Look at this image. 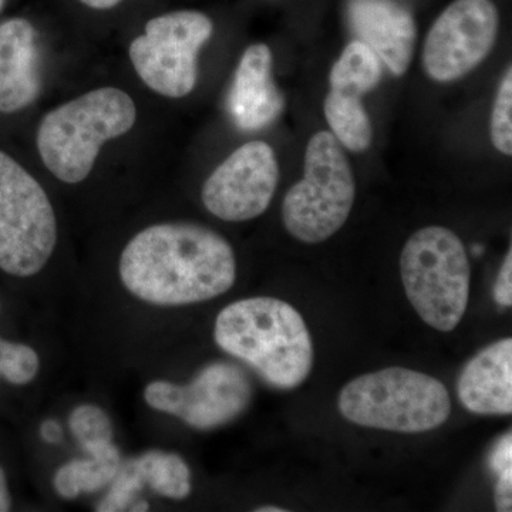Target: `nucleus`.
<instances>
[{"mask_svg": "<svg viewBox=\"0 0 512 512\" xmlns=\"http://www.w3.org/2000/svg\"><path fill=\"white\" fill-rule=\"evenodd\" d=\"M80 2L84 3L86 6H89V8L106 10L119 5L121 0H80Z\"/></svg>", "mask_w": 512, "mask_h": 512, "instance_id": "obj_29", "label": "nucleus"}, {"mask_svg": "<svg viewBox=\"0 0 512 512\" xmlns=\"http://www.w3.org/2000/svg\"><path fill=\"white\" fill-rule=\"evenodd\" d=\"M40 436L46 441V443L56 444L62 440L63 430L60 424L56 420H46L40 426Z\"/></svg>", "mask_w": 512, "mask_h": 512, "instance_id": "obj_27", "label": "nucleus"}, {"mask_svg": "<svg viewBox=\"0 0 512 512\" xmlns=\"http://www.w3.org/2000/svg\"><path fill=\"white\" fill-rule=\"evenodd\" d=\"M355 198V175L345 151L330 131H319L306 147L302 180L282 204L286 231L305 244L326 241L348 221Z\"/></svg>", "mask_w": 512, "mask_h": 512, "instance_id": "obj_6", "label": "nucleus"}, {"mask_svg": "<svg viewBox=\"0 0 512 512\" xmlns=\"http://www.w3.org/2000/svg\"><path fill=\"white\" fill-rule=\"evenodd\" d=\"M488 466L494 474L503 473L504 470L512 468V439L511 431L495 443L488 457Z\"/></svg>", "mask_w": 512, "mask_h": 512, "instance_id": "obj_25", "label": "nucleus"}, {"mask_svg": "<svg viewBox=\"0 0 512 512\" xmlns=\"http://www.w3.org/2000/svg\"><path fill=\"white\" fill-rule=\"evenodd\" d=\"M323 111L340 146L353 153H363L370 147L373 128L360 96L330 90L323 103Z\"/></svg>", "mask_w": 512, "mask_h": 512, "instance_id": "obj_16", "label": "nucleus"}, {"mask_svg": "<svg viewBox=\"0 0 512 512\" xmlns=\"http://www.w3.org/2000/svg\"><path fill=\"white\" fill-rule=\"evenodd\" d=\"M144 481L133 460L119 468V473L111 481L109 493L97 505L99 512H121L131 510L134 498L143 488Z\"/></svg>", "mask_w": 512, "mask_h": 512, "instance_id": "obj_23", "label": "nucleus"}, {"mask_svg": "<svg viewBox=\"0 0 512 512\" xmlns=\"http://www.w3.org/2000/svg\"><path fill=\"white\" fill-rule=\"evenodd\" d=\"M211 19L195 10L157 16L130 45V59L140 79L171 99L188 96L197 84V56L212 36Z\"/></svg>", "mask_w": 512, "mask_h": 512, "instance_id": "obj_8", "label": "nucleus"}, {"mask_svg": "<svg viewBox=\"0 0 512 512\" xmlns=\"http://www.w3.org/2000/svg\"><path fill=\"white\" fill-rule=\"evenodd\" d=\"M56 244V214L46 191L0 151V269L18 278L39 274Z\"/></svg>", "mask_w": 512, "mask_h": 512, "instance_id": "obj_7", "label": "nucleus"}, {"mask_svg": "<svg viewBox=\"0 0 512 512\" xmlns=\"http://www.w3.org/2000/svg\"><path fill=\"white\" fill-rule=\"evenodd\" d=\"M491 141L504 156L512 154V72L508 67L498 87L493 114H491Z\"/></svg>", "mask_w": 512, "mask_h": 512, "instance_id": "obj_22", "label": "nucleus"}, {"mask_svg": "<svg viewBox=\"0 0 512 512\" xmlns=\"http://www.w3.org/2000/svg\"><path fill=\"white\" fill-rule=\"evenodd\" d=\"M119 272L128 292L158 306H183L224 295L237 279L227 239L190 222L143 229L121 252Z\"/></svg>", "mask_w": 512, "mask_h": 512, "instance_id": "obj_1", "label": "nucleus"}, {"mask_svg": "<svg viewBox=\"0 0 512 512\" xmlns=\"http://www.w3.org/2000/svg\"><path fill=\"white\" fill-rule=\"evenodd\" d=\"M278 181L272 147L264 141H251L215 168L202 187V202L222 221L254 220L268 210Z\"/></svg>", "mask_w": 512, "mask_h": 512, "instance_id": "obj_11", "label": "nucleus"}, {"mask_svg": "<svg viewBox=\"0 0 512 512\" xmlns=\"http://www.w3.org/2000/svg\"><path fill=\"white\" fill-rule=\"evenodd\" d=\"M151 409L171 414L194 429L224 426L247 410L252 384L244 370L227 362L211 363L187 386L153 382L144 390Z\"/></svg>", "mask_w": 512, "mask_h": 512, "instance_id": "obj_9", "label": "nucleus"}, {"mask_svg": "<svg viewBox=\"0 0 512 512\" xmlns=\"http://www.w3.org/2000/svg\"><path fill=\"white\" fill-rule=\"evenodd\" d=\"M144 483L171 500H184L191 493V471L187 463L173 453L148 451L133 460Z\"/></svg>", "mask_w": 512, "mask_h": 512, "instance_id": "obj_18", "label": "nucleus"}, {"mask_svg": "<svg viewBox=\"0 0 512 512\" xmlns=\"http://www.w3.org/2000/svg\"><path fill=\"white\" fill-rule=\"evenodd\" d=\"M407 298L421 319L440 332L457 328L470 299L466 248L453 231L427 227L414 232L400 256Z\"/></svg>", "mask_w": 512, "mask_h": 512, "instance_id": "obj_5", "label": "nucleus"}, {"mask_svg": "<svg viewBox=\"0 0 512 512\" xmlns=\"http://www.w3.org/2000/svg\"><path fill=\"white\" fill-rule=\"evenodd\" d=\"M39 93L35 28L20 18L0 23V113L26 109Z\"/></svg>", "mask_w": 512, "mask_h": 512, "instance_id": "obj_14", "label": "nucleus"}, {"mask_svg": "<svg viewBox=\"0 0 512 512\" xmlns=\"http://www.w3.org/2000/svg\"><path fill=\"white\" fill-rule=\"evenodd\" d=\"M40 359L36 350L23 343L0 339V376L9 383L28 384L39 373Z\"/></svg>", "mask_w": 512, "mask_h": 512, "instance_id": "obj_21", "label": "nucleus"}, {"mask_svg": "<svg viewBox=\"0 0 512 512\" xmlns=\"http://www.w3.org/2000/svg\"><path fill=\"white\" fill-rule=\"evenodd\" d=\"M461 404L476 414L512 413V339L488 346L464 367L457 384Z\"/></svg>", "mask_w": 512, "mask_h": 512, "instance_id": "obj_15", "label": "nucleus"}, {"mask_svg": "<svg viewBox=\"0 0 512 512\" xmlns=\"http://www.w3.org/2000/svg\"><path fill=\"white\" fill-rule=\"evenodd\" d=\"M494 493L497 510L510 512L512 510V468L498 474Z\"/></svg>", "mask_w": 512, "mask_h": 512, "instance_id": "obj_26", "label": "nucleus"}, {"mask_svg": "<svg viewBox=\"0 0 512 512\" xmlns=\"http://www.w3.org/2000/svg\"><path fill=\"white\" fill-rule=\"evenodd\" d=\"M495 302L504 308L512 305V252L511 249L505 256L503 266L498 272L497 282L494 285Z\"/></svg>", "mask_w": 512, "mask_h": 512, "instance_id": "obj_24", "label": "nucleus"}, {"mask_svg": "<svg viewBox=\"0 0 512 512\" xmlns=\"http://www.w3.org/2000/svg\"><path fill=\"white\" fill-rule=\"evenodd\" d=\"M69 427L87 454L113 443V424L100 407L82 404L70 414Z\"/></svg>", "mask_w": 512, "mask_h": 512, "instance_id": "obj_20", "label": "nucleus"}, {"mask_svg": "<svg viewBox=\"0 0 512 512\" xmlns=\"http://www.w3.org/2000/svg\"><path fill=\"white\" fill-rule=\"evenodd\" d=\"M137 107L130 94L103 87L47 113L37 130V150L47 170L66 184L92 173L101 147L133 128Z\"/></svg>", "mask_w": 512, "mask_h": 512, "instance_id": "obj_3", "label": "nucleus"}, {"mask_svg": "<svg viewBox=\"0 0 512 512\" xmlns=\"http://www.w3.org/2000/svg\"><path fill=\"white\" fill-rule=\"evenodd\" d=\"M120 458L90 456L89 460H73L57 470L55 490L60 497L74 500L82 494H93L111 484L119 473Z\"/></svg>", "mask_w": 512, "mask_h": 512, "instance_id": "obj_19", "label": "nucleus"}, {"mask_svg": "<svg viewBox=\"0 0 512 512\" xmlns=\"http://www.w3.org/2000/svg\"><path fill=\"white\" fill-rule=\"evenodd\" d=\"M214 338L276 389L301 386L311 375L313 343L301 313L275 298L242 299L222 309Z\"/></svg>", "mask_w": 512, "mask_h": 512, "instance_id": "obj_2", "label": "nucleus"}, {"mask_svg": "<svg viewBox=\"0 0 512 512\" xmlns=\"http://www.w3.org/2000/svg\"><path fill=\"white\" fill-rule=\"evenodd\" d=\"M12 508V495H10L8 478L0 467V512L10 511Z\"/></svg>", "mask_w": 512, "mask_h": 512, "instance_id": "obj_28", "label": "nucleus"}, {"mask_svg": "<svg viewBox=\"0 0 512 512\" xmlns=\"http://www.w3.org/2000/svg\"><path fill=\"white\" fill-rule=\"evenodd\" d=\"M271 72V49L262 43L249 46L239 60L228 96L229 114L241 130H262L284 110V96Z\"/></svg>", "mask_w": 512, "mask_h": 512, "instance_id": "obj_13", "label": "nucleus"}, {"mask_svg": "<svg viewBox=\"0 0 512 512\" xmlns=\"http://www.w3.org/2000/svg\"><path fill=\"white\" fill-rule=\"evenodd\" d=\"M348 13L357 39L375 50L390 73L403 76L417 40L412 13L394 0H350Z\"/></svg>", "mask_w": 512, "mask_h": 512, "instance_id": "obj_12", "label": "nucleus"}, {"mask_svg": "<svg viewBox=\"0 0 512 512\" xmlns=\"http://www.w3.org/2000/svg\"><path fill=\"white\" fill-rule=\"evenodd\" d=\"M3 8V0H0V10Z\"/></svg>", "mask_w": 512, "mask_h": 512, "instance_id": "obj_31", "label": "nucleus"}, {"mask_svg": "<svg viewBox=\"0 0 512 512\" xmlns=\"http://www.w3.org/2000/svg\"><path fill=\"white\" fill-rule=\"evenodd\" d=\"M500 16L491 0H456L437 18L426 37L423 66L430 79L454 82L490 55Z\"/></svg>", "mask_w": 512, "mask_h": 512, "instance_id": "obj_10", "label": "nucleus"}, {"mask_svg": "<svg viewBox=\"0 0 512 512\" xmlns=\"http://www.w3.org/2000/svg\"><path fill=\"white\" fill-rule=\"evenodd\" d=\"M383 76L382 60L362 40L350 42L330 72V89L362 96L379 86Z\"/></svg>", "mask_w": 512, "mask_h": 512, "instance_id": "obj_17", "label": "nucleus"}, {"mask_svg": "<svg viewBox=\"0 0 512 512\" xmlns=\"http://www.w3.org/2000/svg\"><path fill=\"white\" fill-rule=\"evenodd\" d=\"M256 512H285V508L281 507H261L256 508Z\"/></svg>", "mask_w": 512, "mask_h": 512, "instance_id": "obj_30", "label": "nucleus"}, {"mask_svg": "<svg viewBox=\"0 0 512 512\" xmlns=\"http://www.w3.org/2000/svg\"><path fill=\"white\" fill-rule=\"evenodd\" d=\"M339 412L346 420L396 433H424L451 413L447 387L426 373L389 367L357 377L343 387Z\"/></svg>", "mask_w": 512, "mask_h": 512, "instance_id": "obj_4", "label": "nucleus"}]
</instances>
